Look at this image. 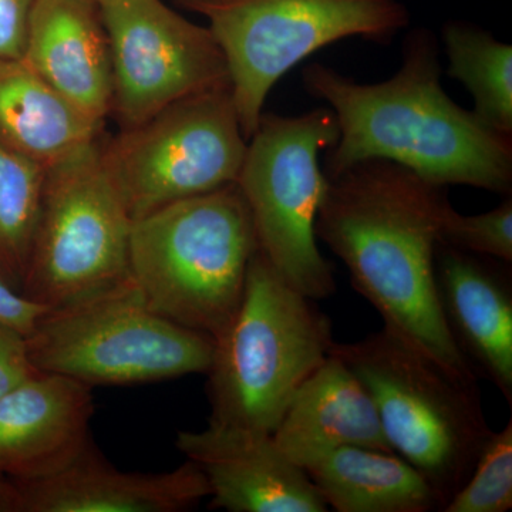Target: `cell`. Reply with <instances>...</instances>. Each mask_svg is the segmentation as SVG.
I'll return each instance as SVG.
<instances>
[{
	"mask_svg": "<svg viewBox=\"0 0 512 512\" xmlns=\"http://www.w3.org/2000/svg\"><path fill=\"white\" fill-rule=\"evenodd\" d=\"M208 22L227 62L249 140L272 87L322 47L349 37L387 43L410 22L399 0H174Z\"/></svg>",
	"mask_w": 512,
	"mask_h": 512,
	"instance_id": "cell-7",
	"label": "cell"
},
{
	"mask_svg": "<svg viewBox=\"0 0 512 512\" xmlns=\"http://www.w3.org/2000/svg\"><path fill=\"white\" fill-rule=\"evenodd\" d=\"M36 0H0V59H22Z\"/></svg>",
	"mask_w": 512,
	"mask_h": 512,
	"instance_id": "cell-25",
	"label": "cell"
},
{
	"mask_svg": "<svg viewBox=\"0 0 512 512\" xmlns=\"http://www.w3.org/2000/svg\"><path fill=\"white\" fill-rule=\"evenodd\" d=\"M448 76L474 100L473 113L491 130L512 136V46L466 22L443 28Z\"/></svg>",
	"mask_w": 512,
	"mask_h": 512,
	"instance_id": "cell-20",
	"label": "cell"
},
{
	"mask_svg": "<svg viewBox=\"0 0 512 512\" xmlns=\"http://www.w3.org/2000/svg\"><path fill=\"white\" fill-rule=\"evenodd\" d=\"M330 353L366 387L394 453L426 478L443 511L494 433L477 380L451 375L386 326Z\"/></svg>",
	"mask_w": 512,
	"mask_h": 512,
	"instance_id": "cell-5",
	"label": "cell"
},
{
	"mask_svg": "<svg viewBox=\"0 0 512 512\" xmlns=\"http://www.w3.org/2000/svg\"><path fill=\"white\" fill-rule=\"evenodd\" d=\"M256 248L247 201L229 184L134 220L128 275L158 315L215 342L241 306Z\"/></svg>",
	"mask_w": 512,
	"mask_h": 512,
	"instance_id": "cell-3",
	"label": "cell"
},
{
	"mask_svg": "<svg viewBox=\"0 0 512 512\" xmlns=\"http://www.w3.org/2000/svg\"><path fill=\"white\" fill-rule=\"evenodd\" d=\"M94 2L99 3L100 5V3L103 2V0H94Z\"/></svg>",
	"mask_w": 512,
	"mask_h": 512,
	"instance_id": "cell-28",
	"label": "cell"
},
{
	"mask_svg": "<svg viewBox=\"0 0 512 512\" xmlns=\"http://www.w3.org/2000/svg\"><path fill=\"white\" fill-rule=\"evenodd\" d=\"M272 439L303 470L340 447L394 453L366 387L332 353L293 396Z\"/></svg>",
	"mask_w": 512,
	"mask_h": 512,
	"instance_id": "cell-17",
	"label": "cell"
},
{
	"mask_svg": "<svg viewBox=\"0 0 512 512\" xmlns=\"http://www.w3.org/2000/svg\"><path fill=\"white\" fill-rule=\"evenodd\" d=\"M333 343L328 315L256 248L241 306L205 373L211 426L274 433Z\"/></svg>",
	"mask_w": 512,
	"mask_h": 512,
	"instance_id": "cell-4",
	"label": "cell"
},
{
	"mask_svg": "<svg viewBox=\"0 0 512 512\" xmlns=\"http://www.w3.org/2000/svg\"><path fill=\"white\" fill-rule=\"evenodd\" d=\"M247 144L228 87L177 101L101 140V158L134 221L237 183Z\"/></svg>",
	"mask_w": 512,
	"mask_h": 512,
	"instance_id": "cell-10",
	"label": "cell"
},
{
	"mask_svg": "<svg viewBox=\"0 0 512 512\" xmlns=\"http://www.w3.org/2000/svg\"><path fill=\"white\" fill-rule=\"evenodd\" d=\"M512 508V421L493 433L476 467L443 511L507 512Z\"/></svg>",
	"mask_w": 512,
	"mask_h": 512,
	"instance_id": "cell-22",
	"label": "cell"
},
{
	"mask_svg": "<svg viewBox=\"0 0 512 512\" xmlns=\"http://www.w3.org/2000/svg\"><path fill=\"white\" fill-rule=\"evenodd\" d=\"M305 471L328 508L338 512L441 511L426 478L396 453L340 447Z\"/></svg>",
	"mask_w": 512,
	"mask_h": 512,
	"instance_id": "cell-19",
	"label": "cell"
},
{
	"mask_svg": "<svg viewBox=\"0 0 512 512\" xmlns=\"http://www.w3.org/2000/svg\"><path fill=\"white\" fill-rule=\"evenodd\" d=\"M440 242L470 254L511 264V195L494 210L478 215L460 214L450 205L441 221Z\"/></svg>",
	"mask_w": 512,
	"mask_h": 512,
	"instance_id": "cell-23",
	"label": "cell"
},
{
	"mask_svg": "<svg viewBox=\"0 0 512 512\" xmlns=\"http://www.w3.org/2000/svg\"><path fill=\"white\" fill-rule=\"evenodd\" d=\"M47 311H49L47 306L26 298L23 293L16 291L0 279V323L2 325L15 329L26 338L35 329L37 320Z\"/></svg>",
	"mask_w": 512,
	"mask_h": 512,
	"instance_id": "cell-26",
	"label": "cell"
},
{
	"mask_svg": "<svg viewBox=\"0 0 512 512\" xmlns=\"http://www.w3.org/2000/svg\"><path fill=\"white\" fill-rule=\"evenodd\" d=\"M26 343L39 372L90 387L207 373L215 350L210 336L153 311L130 275L104 291L49 309Z\"/></svg>",
	"mask_w": 512,
	"mask_h": 512,
	"instance_id": "cell-6",
	"label": "cell"
},
{
	"mask_svg": "<svg viewBox=\"0 0 512 512\" xmlns=\"http://www.w3.org/2000/svg\"><path fill=\"white\" fill-rule=\"evenodd\" d=\"M444 187L402 165L367 160L333 177L315 222L384 326L464 380H477L437 298L434 256L450 207Z\"/></svg>",
	"mask_w": 512,
	"mask_h": 512,
	"instance_id": "cell-1",
	"label": "cell"
},
{
	"mask_svg": "<svg viewBox=\"0 0 512 512\" xmlns=\"http://www.w3.org/2000/svg\"><path fill=\"white\" fill-rule=\"evenodd\" d=\"M180 453L210 485L211 508L228 512H326L306 471L285 456L272 434L208 424L180 431Z\"/></svg>",
	"mask_w": 512,
	"mask_h": 512,
	"instance_id": "cell-12",
	"label": "cell"
},
{
	"mask_svg": "<svg viewBox=\"0 0 512 512\" xmlns=\"http://www.w3.org/2000/svg\"><path fill=\"white\" fill-rule=\"evenodd\" d=\"M46 168L0 146V279L20 292L42 202Z\"/></svg>",
	"mask_w": 512,
	"mask_h": 512,
	"instance_id": "cell-21",
	"label": "cell"
},
{
	"mask_svg": "<svg viewBox=\"0 0 512 512\" xmlns=\"http://www.w3.org/2000/svg\"><path fill=\"white\" fill-rule=\"evenodd\" d=\"M440 77L439 46L427 29L407 35L402 66L384 82L357 83L323 64H309L303 87L328 104L339 127L338 141L325 151L326 177L384 160L439 187L468 185L511 195V137L458 106Z\"/></svg>",
	"mask_w": 512,
	"mask_h": 512,
	"instance_id": "cell-2",
	"label": "cell"
},
{
	"mask_svg": "<svg viewBox=\"0 0 512 512\" xmlns=\"http://www.w3.org/2000/svg\"><path fill=\"white\" fill-rule=\"evenodd\" d=\"M0 512H19L18 491L5 474L0 473Z\"/></svg>",
	"mask_w": 512,
	"mask_h": 512,
	"instance_id": "cell-27",
	"label": "cell"
},
{
	"mask_svg": "<svg viewBox=\"0 0 512 512\" xmlns=\"http://www.w3.org/2000/svg\"><path fill=\"white\" fill-rule=\"evenodd\" d=\"M13 484L19 512H181L210 497L207 478L190 460L165 473H128L92 439L57 473Z\"/></svg>",
	"mask_w": 512,
	"mask_h": 512,
	"instance_id": "cell-13",
	"label": "cell"
},
{
	"mask_svg": "<svg viewBox=\"0 0 512 512\" xmlns=\"http://www.w3.org/2000/svg\"><path fill=\"white\" fill-rule=\"evenodd\" d=\"M494 261L439 242L434 278L443 318L461 355L511 404V276Z\"/></svg>",
	"mask_w": 512,
	"mask_h": 512,
	"instance_id": "cell-15",
	"label": "cell"
},
{
	"mask_svg": "<svg viewBox=\"0 0 512 512\" xmlns=\"http://www.w3.org/2000/svg\"><path fill=\"white\" fill-rule=\"evenodd\" d=\"M338 138L330 109L299 116L262 113L237 178L258 248L292 288L315 301L336 292L333 266L316 242L315 222L328 188L320 154Z\"/></svg>",
	"mask_w": 512,
	"mask_h": 512,
	"instance_id": "cell-8",
	"label": "cell"
},
{
	"mask_svg": "<svg viewBox=\"0 0 512 512\" xmlns=\"http://www.w3.org/2000/svg\"><path fill=\"white\" fill-rule=\"evenodd\" d=\"M37 372L25 336L0 323V399Z\"/></svg>",
	"mask_w": 512,
	"mask_h": 512,
	"instance_id": "cell-24",
	"label": "cell"
},
{
	"mask_svg": "<svg viewBox=\"0 0 512 512\" xmlns=\"http://www.w3.org/2000/svg\"><path fill=\"white\" fill-rule=\"evenodd\" d=\"M22 59H0V146L47 168L101 136Z\"/></svg>",
	"mask_w": 512,
	"mask_h": 512,
	"instance_id": "cell-18",
	"label": "cell"
},
{
	"mask_svg": "<svg viewBox=\"0 0 512 512\" xmlns=\"http://www.w3.org/2000/svg\"><path fill=\"white\" fill-rule=\"evenodd\" d=\"M92 387L37 372L0 399V473L12 481L55 474L90 441Z\"/></svg>",
	"mask_w": 512,
	"mask_h": 512,
	"instance_id": "cell-14",
	"label": "cell"
},
{
	"mask_svg": "<svg viewBox=\"0 0 512 512\" xmlns=\"http://www.w3.org/2000/svg\"><path fill=\"white\" fill-rule=\"evenodd\" d=\"M133 218L101 158V137L46 168L20 293L60 308L124 281Z\"/></svg>",
	"mask_w": 512,
	"mask_h": 512,
	"instance_id": "cell-9",
	"label": "cell"
},
{
	"mask_svg": "<svg viewBox=\"0 0 512 512\" xmlns=\"http://www.w3.org/2000/svg\"><path fill=\"white\" fill-rule=\"evenodd\" d=\"M113 101L120 130L140 126L165 107L231 87L227 62L211 30L163 0H103Z\"/></svg>",
	"mask_w": 512,
	"mask_h": 512,
	"instance_id": "cell-11",
	"label": "cell"
},
{
	"mask_svg": "<svg viewBox=\"0 0 512 512\" xmlns=\"http://www.w3.org/2000/svg\"><path fill=\"white\" fill-rule=\"evenodd\" d=\"M23 62L100 126L111 114L109 36L94 0H36Z\"/></svg>",
	"mask_w": 512,
	"mask_h": 512,
	"instance_id": "cell-16",
	"label": "cell"
}]
</instances>
